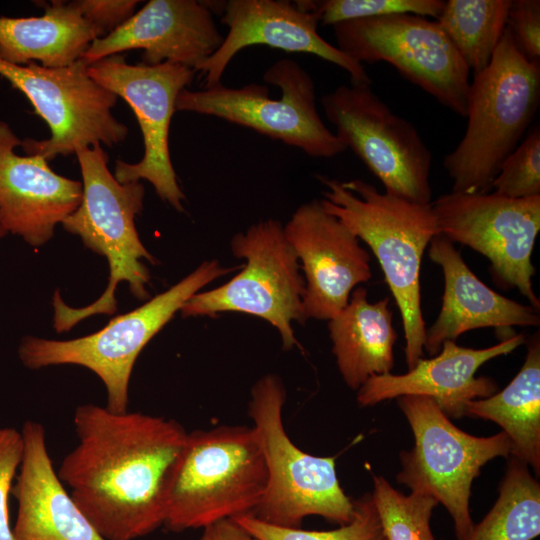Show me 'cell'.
<instances>
[{
  "instance_id": "cb8c5ba5",
  "label": "cell",
  "mask_w": 540,
  "mask_h": 540,
  "mask_svg": "<svg viewBox=\"0 0 540 540\" xmlns=\"http://www.w3.org/2000/svg\"><path fill=\"white\" fill-rule=\"evenodd\" d=\"M367 296L366 288H355L345 308L328 321L337 367L352 390L394 367L397 332L389 298L370 303Z\"/></svg>"
},
{
  "instance_id": "7402d4cb",
  "label": "cell",
  "mask_w": 540,
  "mask_h": 540,
  "mask_svg": "<svg viewBox=\"0 0 540 540\" xmlns=\"http://www.w3.org/2000/svg\"><path fill=\"white\" fill-rule=\"evenodd\" d=\"M19 475L11 494L18 508L12 528L15 540H105L64 488L50 459L45 430L26 421Z\"/></svg>"
},
{
  "instance_id": "603a6c76",
  "label": "cell",
  "mask_w": 540,
  "mask_h": 540,
  "mask_svg": "<svg viewBox=\"0 0 540 540\" xmlns=\"http://www.w3.org/2000/svg\"><path fill=\"white\" fill-rule=\"evenodd\" d=\"M35 17H0V59L16 65L40 62L48 68L72 65L101 38L76 1L44 3Z\"/></svg>"
},
{
  "instance_id": "52a82bcc",
  "label": "cell",
  "mask_w": 540,
  "mask_h": 540,
  "mask_svg": "<svg viewBox=\"0 0 540 540\" xmlns=\"http://www.w3.org/2000/svg\"><path fill=\"white\" fill-rule=\"evenodd\" d=\"M242 266L223 267L217 260L204 261L177 284L111 319L100 331L66 341L24 337L18 347L19 359L29 369L65 364L86 367L106 388L105 407L114 413L126 412L131 373L145 345L201 288Z\"/></svg>"
},
{
  "instance_id": "6da1fadb",
  "label": "cell",
  "mask_w": 540,
  "mask_h": 540,
  "mask_svg": "<svg viewBox=\"0 0 540 540\" xmlns=\"http://www.w3.org/2000/svg\"><path fill=\"white\" fill-rule=\"evenodd\" d=\"M77 446L58 477L105 540L144 537L166 519L170 482L187 433L172 419L114 413L96 404L76 408Z\"/></svg>"
},
{
  "instance_id": "30bf717a",
  "label": "cell",
  "mask_w": 540,
  "mask_h": 540,
  "mask_svg": "<svg viewBox=\"0 0 540 540\" xmlns=\"http://www.w3.org/2000/svg\"><path fill=\"white\" fill-rule=\"evenodd\" d=\"M263 80L280 88V99L270 98L265 85L228 88L220 82L198 91L183 89L176 111L221 118L299 148L310 157L330 158L347 149L322 121L313 79L297 62L276 61Z\"/></svg>"
},
{
  "instance_id": "3957f363",
  "label": "cell",
  "mask_w": 540,
  "mask_h": 540,
  "mask_svg": "<svg viewBox=\"0 0 540 540\" xmlns=\"http://www.w3.org/2000/svg\"><path fill=\"white\" fill-rule=\"evenodd\" d=\"M540 101V63L528 60L506 27L490 64L473 74L466 131L445 155L455 193H489L504 160L519 145Z\"/></svg>"
},
{
  "instance_id": "d6986e66",
  "label": "cell",
  "mask_w": 540,
  "mask_h": 540,
  "mask_svg": "<svg viewBox=\"0 0 540 540\" xmlns=\"http://www.w3.org/2000/svg\"><path fill=\"white\" fill-rule=\"evenodd\" d=\"M21 141L0 121V222L7 232L40 247L80 205L82 182L57 174L42 157L17 154Z\"/></svg>"
},
{
  "instance_id": "e0dca14e",
  "label": "cell",
  "mask_w": 540,
  "mask_h": 540,
  "mask_svg": "<svg viewBox=\"0 0 540 540\" xmlns=\"http://www.w3.org/2000/svg\"><path fill=\"white\" fill-rule=\"evenodd\" d=\"M221 23L228 27L217 50L199 67L204 88L220 83L225 69L242 49L266 45L292 53L313 54L344 69L351 83H371L362 63L356 62L318 33L317 12L296 1L230 0L224 2Z\"/></svg>"
},
{
  "instance_id": "44dd1931",
  "label": "cell",
  "mask_w": 540,
  "mask_h": 540,
  "mask_svg": "<svg viewBox=\"0 0 540 540\" xmlns=\"http://www.w3.org/2000/svg\"><path fill=\"white\" fill-rule=\"evenodd\" d=\"M429 257L444 275L442 306L426 329L424 349L438 354L445 341L478 328H494L502 340L514 336L513 326H538V309L506 298L483 283L467 266L454 243L441 234L429 243Z\"/></svg>"
},
{
  "instance_id": "d6a6232c",
  "label": "cell",
  "mask_w": 540,
  "mask_h": 540,
  "mask_svg": "<svg viewBox=\"0 0 540 540\" xmlns=\"http://www.w3.org/2000/svg\"><path fill=\"white\" fill-rule=\"evenodd\" d=\"M515 46L528 60L540 59V1L512 0L507 26Z\"/></svg>"
},
{
  "instance_id": "d4e9b609",
  "label": "cell",
  "mask_w": 540,
  "mask_h": 540,
  "mask_svg": "<svg viewBox=\"0 0 540 540\" xmlns=\"http://www.w3.org/2000/svg\"><path fill=\"white\" fill-rule=\"evenodd\" d=\"M466 416L497 423L511 443V456L540 471V340L528 341L525 362L500 392L466 404Z\"/></svg>"
},
{
  "instance_id": "5bb4252c",
  "label": "cell",
  "mask_w": 540,
  "mask_h": 540,
  "mask_svg": "<svg viewBox=\"0 0 540 540\" xmlns=\"http://www.w3.org/2000/svg\"><path fill=\"white\" fill-rule=\"evenodd\" d=\"M430 204L439 234L484 255L494 283L518 289L539 310L531 256L540 231V195L513 199L494 192H450Z\"/></svg>"
},
{
  "instance_id": "d590c367",
  "label": "cell",
  "mask_w": 540,
  "mask_h": 540,
  "mask_svg": "<svg viewBox=\"0 0 540 540\" xmlns=\"http://www.w3.org/2000/svg\"><path fill=\"white\" fill-rule=\"evenodd\" d=\"M8 232L6 231V229L3 227V225L1 224L0 222V239L2 237H4Z\"/></svg>"
},
{
  "instance_id": "e575fe53",
  "label": "cell",
  "mask_w": 540,
  "mask_h": 540,
  "mask_svg": "<svg viewBox=\"0 0 540 540\" xmlns=\"http://www.w3.org/2000/svg\"><path fill=\"white\" fill-rule=\"evenodd\" d=\"M198 540H260L233 519H224L203 528Z\"/></svg>"
},
{
  "instance_id": "9c48e42d",
  "label": "cell",
  "mask_w": 540,
  "mask_h": 540,
  "mask_svg": "<svg viewBox=\"0 0 540 540\" xmlns=\"http://www.w3.org/2000/svg\"><path fill=\"white\" fill-rule=\"evenodd\" d=\"M230 248L235 257L246 261L240 272L219 287L194 294L181 307V315L251 314L277 329L285 350L299 346L292 324L305 323V280L282 223L272 218L261 220L235 234Z\"/></svg>"
},
{
  "instance_id": "4fadbf2b",
  "label": "cell",
  "mask_w": 540,
  "mask_h": 540,
  "mask_svg": "<svg viewBox=\"0 0 540 540\" xmlns=\"http://www.w3.org/2000/svg\"><path fill=\"white\" fill-rule=\"evenodd\" d=\"M337 48L356 62L391 64L454 113L467 115L470 70L436 20L394 14L332 26Z\"/></svg>"
},
{
  "instance_id": "4316f807",
  "label": "cell",
  "mask_w": 540,
  "mask_h": 540,
  "mask_svg": "<svg viewBox=\"0 0 540 540\" xmlns=\"http://www.w3.org/2000/svg\"><path fill=\"white\" fill-rule=\"evenodd\" d=\"M539 534V482L512 456L497 501L466 540H532Z\"/></svg>"
},
{
  "instance_id": "836d02e7",
  "label": "cell",
  "mask_w": 540,
  "mask_h": 540,
  "mask_svg": "<svg viewBox=\"0 0 540 540\" xmlns=\"http://www.w3.org/2000/svg\"><path fill=\"white\" fill-rule=\"evenodd\" d=\"M82 15L104 37L130 19L139 4L138 0H77Z\"/></svg>"
},
{
  "instance_id": "83f0119b",
  "label": "cell",
  "mask_w": 540,
  "mask_h": 540,
  "mask_svg": "<svg viewBox=\"0 0 540 540\" xmlns=\"http://www.w3.org/2000/svg\"><path fill=\"white\" fill-rule=\"evenodd\" d=\"M371 494L386 540H436L430 519L438 502L427 495H405L382 476H374Z\"/></svg>"
},
{
  "instance_id": "ffe728a7",
  "label": "cell",
  "mask_w": 540,
  "mask_h": 540,
  "mask_svg": "<svg viewBox=\"0 0 540 540\" xmlns=\"http://www.w3.org/2000/svg\"><path fill=\"white\" fill-rule=\"evenodd\" d=\"M525 342L523 334L501 340L482 349L459 346L445 341L438 354L420 358L405 374H385L369 378L357 392L360 406H373L405 395L430 397L448 416H466V404L486 398L497 391V384L487 377H476L477 370L487 361L509 354Z\"/></svg>"
},
{
  "instance_id": "484cf974",
  "label": "cell",
  "mask_w": 540,
  "mask_h": 540,
  "mask_svg": "<svg viewBox=\"0 0 540 540\" xmlns=\"http://www.w3.org/2000/svg\"><path fill=\"white\" fill-rule=\"evenodd\" d=\"M512 0H448L436 19L473 74L484 70L507 26Z\"/></svg>"
},
{
  "instance_id": "8fae6325",
  "label": "cell",
  "mask_w": 540,
  "mask_h": 540,
  "mask_svg": "<svg viewBox=\"0 0 540 540\" xmlns=\"http://www.w3.org/2000/svg\"><path fill=\"white\" fill-rule=\"evenodd\" d=\"M0 75L28 98L50 129L48 139L21 141L26 155L49 161L97 144L112 147L128 135V127L112 113L118 96L91 78L81 60L48 68L0 59Z\"/></svg>"
},
{
  "instance_id": "f1b7e54d",
  "label": "cell",
  "mask_w": 540,
  "mask_h": 540,
  "mask_svg": "<svg viewBox=\"0 0 540 540\" xmlns=\"http://www.w3.org/2000/svg\"><path fill=\"white\" fill-rule=\"evenodd\" d=\"M350 522L329 531L280 527L259 520L252 514L233 518L260 540H386L371 494L354 501Z\"/></svg>"
},
{
  "instance_id": "7a4b0ae2",
  "label": "cell",
  "mask_w": 540,
  "mask_h": 540,
  "mask_svg": "<svg viewBox=\"0 0 540 540\" xmlns=\"http://www.w3.org/2000/svg\"><path fill=\"white\" fill-rule=\"evenodd\" d=\"M327 188L321 204L376 256L400 311L405 357L412 369L423 357L425 321L421 310L420 269L424 251L439 228L431 204H419L378 191L372 184L319 175Z\"/></svg>"
},
{
  "instance_id": "7c38bea8",
  "label": "cell",
  "mask_w": 540,
  "mask_h": 540,
  "mask_svg": "<svg viewBox=\"0 0 540 540\" xmlns=\"http://www.w3.org/2000/svg\"><path fill=\"white\" fill-rule=\"evenodd\" d=\"M335 135L383 184L385 192L430 204L432 153L416 127L395 114L371 83L340 85L321 98Z\"/></svg>"
},
{
  "instance_id": "1f68e13d",
  "label": "cell",
  "mask_w": 540,
  "mask_h": 540,
  "mask_svg": "<svg viewBox=\"0 0 540 540\" xmlns=\"http://www.w3.org/2000/svg\"><path fill=\"white\" fill-rule=\"evenodd\" d=\"M23 452L21 432L0 428V540H15L9 523L8 496Z\"/></svg>"
},
{
  "instance_id": "ac0fdd59",
  "label": "cell",
  "mask_w": 540,
  "mask_h": 540,
  "mask_svg": "<svg viewBox=\"0 0 540 540\" xmlns=\"http://www.w3.org/2000/svg\"><path fill=\"white\" fill-rule=\"evenodd\" d=\"M208 1L150 0L82 55L89 66L103 58L142 49V63L180 64L195 70L222 43Z\"/></svg>"
},
{
  "instance_id": "8992f818",
  "label": "cell",
  "mask_w": 540,
  "mask_h": 540,
  "mask_svg": "<svg viewBox=\"0 0 540 540\" xmlns=\"http://www.w3.org/2000/svg\"><path fill=\"white\" fill-rule=\"evenodd\" d=\"M286 390L280 377L267 374L251 388L248 415L261 444L268 473L264 496L252 515L266 523L298 528L310 515L344 525L354 501L340 486L335 457L302 451L289 438L282 419Z\"/></svg>"
},
{
  "instance_id": "4dcf8cb0",
  "label": "cell",
  "mask_w": 540,
  "mask_h": 540,
  "mask_svg": "<svg viewBox=\"0 0 540 540\" xmlns=\"http://www.w3.org/2000/svg\"><path fill=\"white\" fill-rule=\"evenodd\" d=\"M508 198L540 195V129L531 133L504 160L491 190Z\"/></svg>"
},
{
  "instance_id": "2e32d148",
  "label": "cell",
  "mask_w": 540,
  "mask_h": 540,
  "mask_svg": "<svg viewBox=\"0 0 540 540\" xmlns=\"http://www.w3.org/2000/svg\"><path fill=\"white\" fill-rule=\"evenodd\" d=\"M284 234L304 272L303 317L330 320L347 305L354 288L370 280V255L357 236L323 208L301 204Z\"/></svg>"
},
{
  "instance_id": "f546056e",
  "label": "cell",
  "mask_w": 540,
  "mask_h": 540,
  "mask_svg": "<svg viewBox=\"0 0 540 540\" xmlns=\"http://www.w3.org/2000/svg\"><path fill=\"white\" fill-rule=\"evenodd\" d=\"M300 7L318 13L322 25L380 17L394 14H414L422 17H439L442 0H323L296 1Z\"/></svg>"
},
{
  "instance_id": "5b68a950",
  "label": "cell",
  "mask_w": 540,
  "mask_h": 540,
  "mask_svg": "<svg viewBox=\"0 0 540 540\" xmlns=\"http://www.w3.org/2000/svg\"><path fill=\"white\" fill-rule=\"evenodd\" d=\"M267 467L253 427L221 425L187 433L167 497L164 525L182 532L253 514Z\"/></svg>"
},
{
  "instance_id": "277c9868",
  "label": "cell",
  "mask_w": 540,
  "mask_h": 540,
  "mask_svg": "<svg viewBox=\"0 0 540 540\" xmlns=\"http://www.w3.org/2000/svg\"><path fill=\"white\" fill-rule=\"evenodd\" d=\"M76 156L82 175V200L61 224L79 236L86 247L107 259L109 281L100 298L83 308H72L58 292L54 294L53 326L60 333L92 315L113 314L117 310L115 292L121 281L129 284L136 298L148 299L150 272L143 260L156 264L135 226V217L143 209L144 185L140 181L119 183L108 168L109 157L100 144L81 149Z\"/></svg>"
},
{
  "instance_id": "9a60e30c",
  "label": "cell",
  "mask_w": 540,
  "mask_h": 540,
  "mask_svg": "<svg viewBox=\"0 0 540 540\" xmlns=\"http://www.w3.org/2000/svg\"><path fill=\"white\" fill-rule=\"evenodd\" d=\"M87 72L129 104L142 132V159L134 164L117 160L115 179L121 184L147 180L161 200L183 212L186 197L170 158L169 128L177 97L191 84L195 70L171 62L131 65L123 54H115L87 66Z\"/></svg>"
},
{
  "instance_id": "ba28073f",
  "label": "cell",
  "mask_w": 540,
  "mask_h": 540,
  "mask_svg": "<svg viewBox=\"0 0 540 540\" xmlns=\"http://www.w3.org/2000/svg\"><path fill=\"white\" fill-rule=\"evenodd\" d=\"M398 405L414 446L400 454L397 482L441 503L453 519L457 540H466L475 525L469 509L472 483L490 460L511 455L508 436L503 431L489 437L468 434L430 397L405 395Z\"/></svg>"
}]
</instances>
